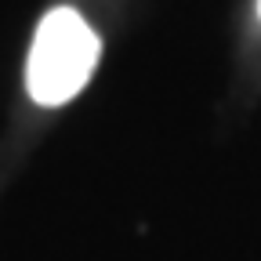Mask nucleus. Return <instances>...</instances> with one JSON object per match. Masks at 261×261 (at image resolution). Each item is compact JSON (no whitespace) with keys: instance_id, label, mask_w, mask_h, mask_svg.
I'll return each instance as SVG.
<instances>
[{"instance_id":"obj_1","label":"nucleus","mask_w":261,"mask_h":261,"mask_svg":"<svg viewBox=\"0 0 261 261\" xmlns=\"http://www.w3.org/2000/svg\"><path fill=\"white\" fill-rule=\"evenodd\" d=\"M94 62H98L94 29L76 11L55 8L51 15H44L37 37H33V51L25 65V84L33 102L40 106L69 102L91 80Z\"/></svg>"},{"instance_id":"obj_2","label":"nucleus","mask_w":261,"mask_h":261,"mask_svg":"<svg viewBox=\"0 0 261 261\" xmlns=\"http://www.w3.org/2000/svg\"><path fill=\"white\" fill-rule=\"evenodd\" d=\"M257 15H261V0H257Z\"/></svg>"}]
</instances>
